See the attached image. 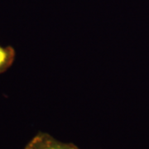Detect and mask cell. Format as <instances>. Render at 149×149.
Here are the masks:
<instances>
[{"instance_id":"6da1fadb","label":"cell","mask_w":149,"mask_h":149,"mask_svg":"<svg viewBox=\"0 0 149 149\" xmlns=\"http://www.w3.org/2000/svg\"><path fill=\"white\" fill-rule=\"evenodd\" d=\"M24 149H80L72 143H63L47 133L39 132L32 138Z\"/></svg>"},{"instance_id":"7a4b0ae2","label":"cell","mask_w":149,"mask_h":149,"mask_svg":"<svg viewBox=\"0 0 149 149\" xmlns=\"http://www.w3.org/2000/svg\"><path fill=\"white\" fill-rule=\"evenodd\" d=\"M16 57V52L14 48L10 46H0V74L6 72L13 65Z\"/></svg>"}]
</instances>
